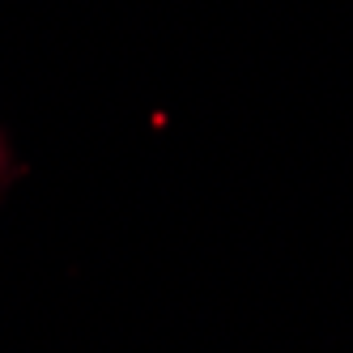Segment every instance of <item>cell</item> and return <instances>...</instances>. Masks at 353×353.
<instances>
[{
	"instance_id": "obj_1",
	"label": "cell",
	"mask_w": 353,
	"mask_h": 353,
	"mask_svg": "<svg viewBox=\"0 0 353 353\" xmlns=\"http://www.w3.org/2000/svg\"><path fill=\"white\" fill-rule=\"evenodd\" d=\"M0 158H5V154H0Z\"/></svg>"
}]
</instances>
